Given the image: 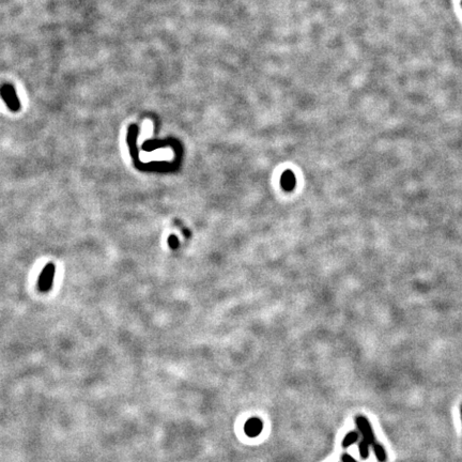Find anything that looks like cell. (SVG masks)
<instances>
[{
    "label": "cell",
    "mask_w": 462,
    "mask_h": 462,
    "mask_svg": "<svg viewBox=\"0 0 462 462\" xmlns=\"http://www.w3.org/2000/svg\"><path fill=\"white\" fill-rule=\"evenodd\" d=\"M280 183H282V186L285 190H292L295 186V177L294 174L290 170H286V172L282 176V180H280Z\"/></svg>",
    "instance_id": "3"
},
{
    "label": "cell",
    "mask_w": 462,
    "mask_h": 462,
    "mask_svg": "<svg viewBox=\"0 0 462 462\" xmlns=\"http://www.w3.org/2000/svg\"><path fill=\"white\" fill-rule=\"evenodd\" d=\"M341 459H343V462H357L353 457H351V456L348 455V454L343 455V457H341Z\"/></svg>",
    "instance_id": "6"
},
{
    "label": "cell",
    "mask_w": 462,
    "mask_h": 462,
    "mask_svg": "<svg viewBox=\"0 0 462 462\" xmlns=\"http://www.w3.org/2000/svg\"><path fill=\"white\" fill-rule=\"evenodd\" d=\"M244 430L248 437L250 438L257 437L261 433V430H262V423H261V420L259 418L253 417L246 421Z\"/></svg>",
    "instance_id": "2"
},
{
    "label": "cell",
    "mask_w": 462,
    "mask_h": 462,
    "mask_svg": "<svg viewBox=\"0 0 462 462\" xmlns=\"http://www.w3.org/2000/svg\"><path fill=\"white\" fill-rule=\"evenodd\" d=\"M358 439V435L356 433H350L347 435V437L345 438L344 442H343V447L347 448L349 447L351 444H353L354 442H356Z\"/></svg>",
    "instance_id": "5"
},
{
    "label": "cell",
    "mask_w": 462,
    "mask_h": 462,
    "mask_svg": "<svg viewBox=\"0 0 462 462\" xmlns=\"http://www.w3.org/2000/svg\"><path fill=\"white\" fill-rule=\"evenodd\" d=\"M461 7H462V0H461Z\"/></svg>",
    "instance_id": "7"
},
{
    "label": "cell",
    "mask_w": 462,
    "mask_h": 462,
    "mask_svg": "<svg viewBox=\"0 0 462 462\" xmlns=\"http://www.w3.org/2000/svg\"><path fill=\"white\" fill-rule=\"evenodd\" d=\"M356 425H357L358 430L361 433V435H363V440H361L359 446H358L359 454H360L361 458L367 459L369 456L368 447L370 445L373 446L376 443L373 429H371L369 421L364 416L356 417Z\"/></svg>",
    "instance_id": "1"
},
{
    "label": "cell",
    "mask_w": 462,
    "mask_h": 462,
    "mask_svg": "<svg viewBox=\"0 0 462 462\" xmlns=\"http://www.w3.org/2000/svg\"><path fill=\"white\" fill-rule=\"evenodd\" d=\"M373 448H374V451H375V454H376L378 460L380 462H385L386 461V453H385L384 448L381 446L378 443V442H376V443L373 445Z\"/></svg>",
    "instance_id": "4"
}]
</instances>
